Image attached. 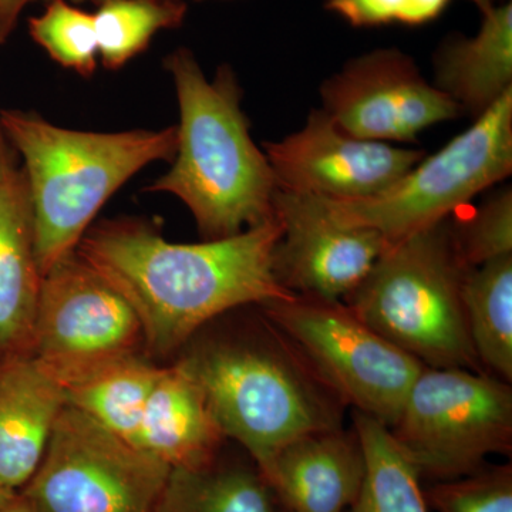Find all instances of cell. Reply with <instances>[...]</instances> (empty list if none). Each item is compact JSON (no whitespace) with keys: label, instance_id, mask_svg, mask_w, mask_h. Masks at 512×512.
<instances>
[{"label":"cell","instance_id":"obj_24","mask_svg":"<svg viewBox=\"0 0 512 512\" xmlns=\"http://www.w3.org/2000/svg\"><path fill=\"white\" fill-rule=\"evenodd\" d=\"M29 35L64 69L92 77L99 66L93 13L70 0H49L40 15L29 19Z\"/></svg>","mask_w":512,"mask_h":512},{"label":"cell","instance_id":"obj_33","mask_svg":"<svg viewBox=\"0 0 512 512\" xmlns=\"http://www.w3.org/2000/svg\"><path fill=\"white\" fill-rule=\"evenodd\" d=\"M74 5H83V3H93V5L99 6L101 3L107 2V0H70Z\"/></svg>","mask_w":512,"mask_h":512},{"label":"cell","instance_id":"obj_2","mask_svg":"<svg viewBox=\"0 0 512 512\" xmlns=\"http://www.w3.org/2000/svg\"><path fill=\"white\" fill-rule=\"evenodd\" d=\"M164 67L180 106L177 151L146 191L177 197L205 239L234 237L274 218V171L249 133L232 67H218L208 80L187 47L165 57Z\"/></svg>","mask_w":512,"mask_h":512},{"label":"cell","instance_id":"obj_23","mask_svg":"<svg viewBox=\"0 0 512 512\" xmlns=\"http://www.w3.org/2000/svg\"><path fill=\"white\" fill-rule=\"evenodd\" d=\"M184 0H107L94 15L99 60L106 69L120 70L141 55L161 30L183 26Z\"/></svg>","mask_w":512,"mask_h":512},{"label":"cell","instance_id":"obj_16","mask_svg":"<svg viewBox=\"0 0 512 512\" xmlns=\"http://www.w3.org/2000/svg\"><path fill=\"white\" fill-rule=\"evenodd\" d=\"M225 439L204 390L183 363L163 367L134 444L171 470H198L217 461Z\"/></svg>","mask_w":512,"mask_h":512},{"label":"cell","instance_id":"obj_31","mask_svg":"<svg viewBox=\"0 0 512 512\" xmlns=\"http://www.w3.org/2000/svg\"><path fill=\"white\" fill-rule=\"evenodd\" d=\"M18 494L19 493H16V491L10 490L6 485L0 483V511L5 510V508L18 497Z\"/></svg>","mask_w":512,"mask_h":512},{"label":"cell","instance_id":"obj_29","mask_svg":"<svg viewBox=\"0 0 512 512\" xmlns=\"http://www.w3.org/2000/svg\"><path fill=\"white\" fill-rule=\"evenodd\" d=\"M19 167V157L6 136L2 123V109H0V185L6 183L19 170Z\"/></svg>","mask_w":512,"mask_h":512},{"label":"cell","instance_id":"obj_17","mask_svg":"<svg viewBox=\"0 0 512 512\" xmlns=\"http://www.w3.org/2000/svg\"><path fill=\"white\" fill-rule=\"evenodd\" d=\"M43 275L22 168L0 185V360L32 356Z\"/></svg>","mask_w":512,"mask_h":512},{"label":"cell","instance_id":"obj_10","mask_svg":"<svg viewBox=\"0 0 512 512\" xmlns=\"http://www.w3.org/2000/svg\"><path fill=\"white\" fill-rule=\"evenodd\" d=\"M143 345L130 303L76 251L43 276L32 356L63 386Z\"/></svg>","mask_w":512,"mask_h":512},{"label":"cell","instance_id":"obj_20","mask_svg":"<svg viewBox=\"0 0 512 512\" xmlns=\"http://www.w3.org/2000/svg\"><path fill=\"white\" fill-rule=\"evenodd\" d=\"M461 301L471 342L481 366L512 380V255L468 268Z\"/></svg>","mask_w":512,"mask_h":512},{"label":"cell","instance_id":"obj_9","mask_svg":"<svg viewBox=\"0 0 512 512\" xmlns=\"http://www.w3.org/2000/svg\"><path fill=\"white\" fill-rule=\"evenodd\" d=\"M171 468L66 404L19 491L36 512H153Z\"/></svg>","mask_w":512,"mask_h":512},{"label":"cell","instance_id":"obj_7","mask_svg":"<svg viewBox=\"0 0 512 512\" xmlns=\"http://www.w3.org/2000/svg\"><path fill=\"white\" fill-rule=\"evenodd\" d=\"M420 477L468 476L512 450L511 384L487 372L424 366L389 427Z\"/></svg>","mask_w":512,"mask_h":512},{"label":"cell","instance_id":"obj_26","mask_svg":"<svg viewBox=\"0 0 512 512\" xmlns=\"http://www.w3.org/2000/svg\"><path fill=\"white\" fill-rule=\"evenodd\" d=\"M424 495L436 512H512V466H484L468 476L436 481Z\"/></svg>","mask_w":512,"mask_h":512},{"label":"cell","instance_id":"obj_14","mask_svg":"<svg viewBox=\"0 0 512 512\" xmlns=\"http://www.w3.org/2000/svg\"><path fill=\"white\" fill-rule=\"evenodd\" d=\"M365 476V454L356 431L339 427L289 443L264 478L282 510L348 512Z\"/></svg>","mask_w":512,"mask_h":512},{"label":"cell","instance_id":"obj_13","mask_svg":"<svg viewBox=\"0 0 512 512\" xmlns=\"http://www.w3.org/2000/svg\"><path fill=\"white\" fill-rule=\"evenodd\" d=\"M274 214L282 232L272 269L293 295L343 301L389 245L373 229L339 220L315 195L276 188Z\"/></svg>","mask_w":512,"mask_h":512},{"label":"cell","instance_id":"obj_3","mask_svg":"<svg viewBox=\"0 0 512 512\" xmlns=\"http://www.w3.org/2000/svg\"><path fill=\"white\" fill-rule=\"evenodd\" d=\"M2 123L23 163L43 276L76 251L128 180L157 161L171 163L178 144L177 126L97 133L56 126L23 110H2Z\"/></svg>","mask_w":512,"mask_h":512},{"label":"cell","instance_id":"obj_4","mask_svg":"<svg viewBox=\"0 0 512 512\" xmlns=\"http://www.w3.org/2000/svg\"><path fill=\"white\" fill-rule=\"evenodd\" d=\"M180 362L224 436L248 451L262 477L292 441L342 427L346 404L269 320L258 342L212 340Z\"/></svg>","mask_w":512,"mask_h":512},{"label":"cell","instance_id":"obj_32","mask_svg":"<svg viewBox=\"0 0 512 512\" xmlns=\"http://www.w3.org/2000/svg\"><path fill=\"white\" fill-rule=\"evenodd\" d=\"M467 2L473 3V5H476L478 10H480L481 13H487L488 10H491L494 8L495 3L494 0H467Z\"/></svg>","mask_w":512,"mask_h":512},{"label":"cell","instance_id":"obj_8","mask_svg":"<svg viewBox=\"0 0 512 512\" xmlns=\"http://www.w3.org/2000/svg\"><path fill=\"white\" fill-rule=\"evenodd\" d=\"M346 406L386 427L423 370L342 301L295 295L259 306Z\"/></svg>","mask_w":512,"mask_h":512},{"label":"cell","instance_id":"obj_21","mask_svg":"<svg viewBox=\"0 0 512 512\" xmlns=\"http://www.w3.org/2000/svg\"><path fill=\"white\" fill-rule=\"evenodd\" d=\"M353 430L365 454L366 476L348 512H429L419 471L397 446L389 427L355 412Z\"/></svg>","mask_w":512,"mask_h":512},{"label":"cell","instance_id":"obj_6","mask_svg":"<svg viewBox=\"0 0 512 512\" xmlns=\"http://www.w3.org/2000/svg\"><path fill=\"white\" fill-rule=\"evenodd\" d=\"M512 173V89L463 133L376 197L323 200L346 222L396 244L448 220Z\"/></svg>","mask_w":512,"mask_h":512},{"label":"cell","instance_id":"obj_11","mask_svg":"<svg viewBox=\"0 0 512 512\" xmlns=\"http://www.w3.org/2000/svg\"><path fill=\"white\" fill-rule=\"evenodd\" d=\"M320 97V109L345 133L396 146L416 143L427 128L463 114L412 57L393 47L350 59L322 83Z\"/></svg>","mask_w":512,"mask_h":512},{"label":"cell","instance_id":"obj_27","mask_svg":"<svg viewBox=\"0 0 512 512\" xmlns=\"http://www.w3.org/2000/svg\"><path fill=\"white\" fill-rule=\"evenodd\" d=\"M451 0H326V9L355 28L400 23L421 26L433 22Z\"/></svg>","mask_w":512,"mask_h":512},{"label":"cell","instance_id":"obj_19","mask_svg":"<svg viewBox=\"0 0 512 512\" xmlns=\"http://www.w3.org/2000/svg\"><path fill=\"white\" fill-rule=\"evenodd\" d=\"M161 369L138 353L111 360L64 384L67 404L134 444Z\"/></svg>","mask_w":512,"mask_h":512},{"label":"cell","instance_id":"obj_22","mask_svg":"<svg viewBox=\"0 0 512 512\" xmlns=\"http://www.w3.org/2000/svg\"><path fill=\"white\" fill-rule=\"evenodd\" d=\"M258 470L211 466L171 470L153 512H278Z\"/></svg>","mask_w":512,"mask_h":512},{"label":"cell","instance_id":"obj_34","mask_svg":"<svg viewBox=\"0 0 512 512\" xmlns=\"http://www.w3.org/2000/svg\"><path fill=\"white\" fill-rule=\"evenodd\" d=\"M278 512H288V511L282 510V508H281V510H279Z\"/></svg>","mask_w":512,"mask_h":512},{"label":"cell","instance_id":"obj_15","mask_svg":"<svg viewBox=\"0 0 512 512\" xmlns=\"http://www.w3.org/2000/svg\"><path fill=\"white\" fill-rule=\"evenodd\" d=\"M63 383L35 356L0 360V483L19 493L66 406Z\"/></svg>","mask_w":512,"mask_h":512},{"label":"cell","instance_id":"obj_12","mask_svg":"<svg viewBox=\"0 0 512 512\" xmlns=\"http://www.w3.org/2000/svg\"><path fill=\"white\" fill-rule=\"evenodd\" d=\"M276 188L335 201L376 197L412 170L423 150L345 133L322 109L281 141L266 143Z\"/></svg>","mask_w":512,"mask_h":512},{"label":"cell","instance_id":"obj_18","mask_svg":"<svg viewBox=\"0 0 512 512\" xmlns=\"http://www.w3.org/2000/svg\"><path fill=\"white\" fill-rule=\"evenodd\" d=\"M434 86L477 119L512 89V3L483 15L473 37L450 36L434 55Z\"/></svg>","mask_w":512,"mask_h":512},{"label":"cell","instance_id":"obj_1","mask_svg":"<svg viewBox=\"0 0 512 512\" xmlns=\"http://www.w3.org/2000/svg\"><path fill=\"white\" fill-rule=\"evenodd\" d=\"M281 232L274 215L234 237L175 244L151 222L121 217L92 225L76 252L130 303L147 352L167 357L224 313L295 296L272 269Z\"/></svg>","mask_w":512,"mask_h":512},{"label":"cell","instance_id":"obj_5","mask_svg":"<svg viewBox=\"0 0 512 512\" xmlns=\"http://www.w3.org/2000/svg\"><path fill=\"white\" fill-rule=\"evenodd\" d=\"M450 222L387 245L343 303L421 365L485 372L468 333Z\"/></svg>","mask_w":512,"mask_h":512},{"label":"cell","instance_id":"obj_28","mask_svg":"<svg viewBox=\"0 0 512 512\" xmlns=\"http://www.w3.org/2000/svg\"><path fill=\"white\" fill-rule=\"evenodd\" d=\"M49 0H0V45L8 42L18 26L20 15L26 6Z\"/></svg>","mask_w":512,"mask_h":512},{"label":"cell","instance_id":"obj_25","mask_svg":"<svg viewBox=\"0 0 512 512\" xmlns=\"http://www.w3.org/2000/svg\"><path fill=\"white\" fill-rule=\"evenodd\" d=\"M454 247L464 268H476L512 255L511 188L490 195L466 221L450 225Z\"/></svg>","mask_w":512,"mask_h":512},{"label":"cell","instance_id":"obj_30","mask_svg":"<svg viewBox=\"0 0 512 512\" xmlns=\"http://www.w3.org/2000/svg\"><path fill=\"white\" fill-rule=\"evenodd\" d=\"M0 512H36L33 510L32 505H30L29 501L26 500L25 497H23L22 494H18V497L15 498V500L12 501L8 505V507L5 508V510Z\"/></svg>","mask_w":512,"mask_h":512}]
</instances>
